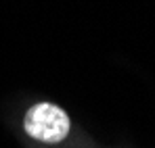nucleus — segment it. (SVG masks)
I'll return each mask as SVG.
<instances>
[{
  "label": "nucleus",
  "mask_w": 155,
  "mask_h": 148,
  "mask_svg": "<svg viewBox=\"0 0 155 148\" xmlns=\"http://www.w3.org/2000/svg\"><path fill=\"white\" fill-rule=\"evenodd\" d=\"M25 131L42 142H61L69 134V117L67 113L51 102L36 104L25 115Z\"/></svg>",
  "instance_id": "nucleus-1"
}]
</instances>
